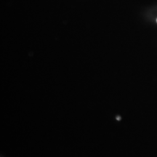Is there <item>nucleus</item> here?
<instances>
[{
    "label": "nucleus",
    "instance_id": "nucleus-1",
    "mask_svg": "<svg viewBox=\"0 0 157 157\" xmlns=\"http://www.w3.org/2000/svg\"><path fill=\"white\" fill-rule=\"evenodd\" d=\"M156 22H157V20H156Z\"/></svg>",
    "mask_w": 157,
    "mask_h": 157
}]
</instances>
